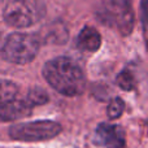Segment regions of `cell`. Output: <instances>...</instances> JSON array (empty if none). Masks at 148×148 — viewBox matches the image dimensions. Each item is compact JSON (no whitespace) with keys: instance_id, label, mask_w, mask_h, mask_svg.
<instances>
[{"instance_id":"3957f363","label":"cell","mask_w":148,"mask_h":148,"mask_svg":"<svg viewBox=\"0 0 148 148\" xmlns=\"http://www.w3.org/2000/svg\"><path fill=\"white\" fill-rule=\"evenodd\" d=\"M44 14L46 8L40 0H9L3 9L4 22L14 29L30 27Z\"/></svg>"},{"instance_id":"8fae6325","label":"cell","mask_w":148,"mask_h":148,"mask_svg":"<svg viewBox=\"0 0 148 148\" xmlns=\"http://www.w3.org/2000/svg\"><path fill=\"white\" fill-rule=\"evenodd\" d=\"M49 96L47 94L46 90L40 88V87H34L30 88L26 95V101L31 105V107H35V105H43L46 103H48Z\"/></svg>"},{"instance_id":"52a82bcc","label":"cell","mask_w":148,"mask_h":148,"mask_svg":"<svg viewBox=\"0 0 148 148\" xmlns=\"http://www.w3.org/2000/svg\"><path fill=\"white\" fill-rule=\"evenodd\" d=\"M33 107L26 101V99L16 97L14 100L0 104V122H9V121L25 118L31 114Z\"/></svg>"},{"instance_id":"8992f818","label":"cell","mask_w":148,"mask_h":148,"mask_svg":"<svg viewBox=\"0 0 148 148\" xmlns=\"http://www.w3.org/2000/svg\"><path fill=\"white\" fill-rule=\"evenodd\" d=\"M125 138L122 126L101 122L95 129L92 143L104 148H122L125 146Z\"/></svg>"},{"instance_id":"5bb4252c","label":"cell","mask_w":148,"mask_h":148,"mask_svg":"<svg viewBox=\"0 0 148 148\" xmlns=\"http://www.w3.org/2000/svg\"><path fill=\"white\" fill-rule=\"evenodd\" d=\"M0 39H1V35H0Z\"/></svg>"},{"instance_id":"4fadbf2b","label":"cell","mask_w":148,"mask_h":148,"mask_svg":"<svg viewBox=\"0 0 148 148\" xmlns=\"http://www.w3.org/2000/svg\"><path fill=\"white\" fill-rule=\"evenodd\" d=\"M123 110H125V101L121 97H113L109 101L107 108V116L109 120H117L122 116Z\"/></svg>"},{"instance_id":"9c48e42d","label":"cell","mask_w":148,"mask_h":148,"mask_svg":"<svg viewBox=\"0 0 148 148\" xmlns=\"http://www.w3.org/2000/svg\"><path fill=\"white\" fill-rule=\"evenodd\" d=\"M75 46L83 52H96L101 46V35L92 26H84L77 35Z\"/></svg>"},{"instance_id":"6da1fadb","label":"cell","mask_w":148,"mask_h":148,"mask_svg":"<svg viewBox=\"0 0 148 148\" xmlns=\"http://www.w3.org/2000/svg\"><path fill=\"white\" fill-rule=\"evenodd\" d=\"M47 83L65 96H78L86 88V77L82 68L66 56H59L47 61L43 66Z\"/></svg>"},{"instance_id":"7a4b0ae2","label":"cell","mask_w":148,"mask_h":148,"mask_svg":"<svg viewBox=\"0 0 148 148\" xmlns=\"http://www.w3.org/2000/svg\"><path fill=\"white\" fill-rule=\"evenodd\" d=\"M40 46L42 43L38 34L16 31L5 38L0 49V55L10 64L25 65L38 56Z\"/></svg>"},{"instance_id":"7c38bea8","label":"cell","mask_w":148,"mask_h":148,"mask_svg":"<svg viewBox=\"0 0 148 148\" xmlns=\"http://www.w3.org/2000/svg\"><path fill=\"white\" fill-rule=\"evenodd\" d=\"M116 83L118 84L121 90L123 91H131L135 87V78L134 74L127 69H123L122 72L118 73V75L116 77Z\"/></svg>"},{"instance_id":"5b68a950","label":"cell","mask_w":148,"mask_h":148,"mask_svg":"<svg viewBox=\"0 0 148 148\" xmlns=\"http://www.w3.org/2000/svg\"><path fill=\"white\" fill-rule=\"evenodd\" d=\"M62 127L59 122L52 120H38L30 122H21L9 127V136L21 142H42L57 136Z\"/></svg>"},{"instance_id":"ba28073f","label":"cell","mask_w":148,"mask_h":148,"mask_svg":"<svg viewBox=\"0 0 148 148\" xmlns=\"http://www.w3.org/2000/svg\"><path fill=\"white\" fill-rule=\"evenodd\" d=\"M40 43L46 44H64L69 38V30L61 21H53L46 27L42 29V33L38 34Z\"/></svg>"},{"instance_id":"277c9868","label":"cell","mask_w":148,"mask_h":148,"mask_svg":"<svg viewBox=\"0 0 148 148\" xmlns=\"http://www.w3.org/2000/svg\"><path fill=\"white\" fill-rule=\"evenodd\" d=\"M101 18L122 35H130L135 25L131 0H101Z\"/></svg>"},{"instance_id":"30bf717a","label":"cell","mask_w":148,"mask_h":148,"mask_svg":"<svg viewBox=\"0 0 148 148\" xmlns=\"http://www.w3.org/2000/svg\"><path fill=\"white\" fill-rule=\"evenodd\" d=\"M18 94H20V87L17 83L9 79L0 78V104L14 100L16 97H18Z\"/></svg>"}]
</instances>
